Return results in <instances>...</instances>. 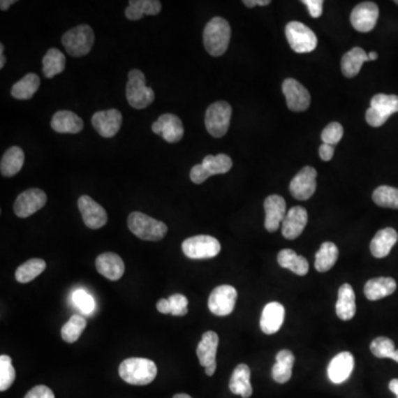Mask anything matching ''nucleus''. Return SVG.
<instances>
[{
    "label": "nucleus",
    "mask_w": 398,
    "mask_h": 398,
    "mask_svg": "<svg viewBox=\"0 0 398 398\" xmlns=\"http://www.w3.org/2000/svg\"><path fill=\"white\" fill-rule=\"evenodd\" d=\"M40 87V79L35 73H28L13 84L11 96L18 100H29L35 96Z\"/></svg>",
    "instance_id": "37"
},
{
    "label": "nucleus",
    "mask_w": 398,
    "mask_h": 398,
    "mask_svg": "<svg viewBox=\"0 0 398 398\" xmlns=\"http://www.w3.org/2000/svg\"><path fill=\"white\" fill-rule=\"evenodd\" d=\"M96 267L98 274L111 281L119 280L124 274L125 265L122 258L115 252H105L98 256L96 258Z\"/></svg>",
    "instance_id": "22"
},
{
    "label": "nucleus",
    "mask_w": 398,
    "mask_h": 398,
    "mask_svg": "<svg viewBox=\"0 0 398 398\" xmlns=\"http://www.w3.org/2000/svg\"><path fill=\"white\" fill-rule=\"evenodd\" d=\"M237 290L228 284L215 288L208 299V308L210 312L218 316H226L234 311L236 305Z\"/></svg>",
    "instance_id": "11"
},
{
    "label": "nucleus",
    "mask_w": 398,
    "mask_h": 398,
    "mask_svg": "<svg viewBox=\"0 0 398 398\" xmlns=\"http://www.w3.org/2000/svg\"><path fill=\"white\" fill-rule=\"evenodd\" d=\"M153 89L146 87L145 75L141 70L133 69L128 72L126 84V100L132 108L143 110L154 101Z\"/></svg>",
    "instance_id": "4"
},
{
    "label": "nucleus",
    "mask_w": 398,
    "mask_h": 398,
    "mask_svg": "<svg viewBox=\"0 0 398 398\" xmlns=\"http://www.w3.org/2000/svg\"><path fill=\"white\" fill-rule=\"evenodd\" d=\"M16 380V371L13 365V361L9 355L0 356V390L5 392L8 390Z\"/></svg>",
    "instance_id": "41"
},
{
    "label": "nucleus",
    "mask_w": 398,
    "mask_h": 398,
    "mask_svg": "<svg viewBox=\"0 0 398 398\" xmlns=\"http://www.w3.org/2000/svg\"><path fill=\"white\" fill-rule=\"evenodd\" d=\"M286 36L292 50L297 53L311 52L318 45L316 34L302 22H289L286 27Z\"/></svg>",
    "instance_id": "10"
},
{
    "label": "nucleus",
    "mask_w": 398,
    "mask_h": 398,
    "mask_svg": "<svg viewBox=\"0 0 398 398\" xmlns=\"http://www.w3.org/2000/svg\"><path fill=\"white\" fill-rule=\"evenodd\" d=\"M72 297H73V302L77 304L80 310L82 311L83 314H90L94 311L96 302L88 292L84 291V290H77Z\"/></svg>",
    "instance_id": "44"
},
{
    "label": "nucleus",
    "mask_w": 398,
    "mask_h": 398,
    "mask_svg": "<svg viewBox=\"0 0 398 398\" xmlns=\"http://www.w3.org/2000/svg\"><path fill=\"white\" fill-rule=\"evenodd\" d=\"M278 263L282 268L289 269L297 276H305L309 272L308 260L291 249H283L279 252Z\"/></svg>",
    "instance_id": "34"
},
{
    "label": "nucleus",
    "mask_w": 398,
    "mask_h": 398,
    "mask_svg": "<svg viewBox=\"0 0 398 398\" xmlns=\"http://www.w3.org/2000/svg\"><path fill=\"white\" fill-rule=\"evenodd\" d=\"M270 0H244V5L248 8H253L255 6L270 5Z\"/></svg>",
    "instance_id": "50"
},
{
    "label": "nucleus",
    "mask_w": 398,
    "mask_h": 398,
    "mask_svg": "<svg viewBox=\"0 0 398 398\" xmlns=\"http://www.w3.org/2000/svg\"><path fill=\"white\" fill-rule=\"evenodd\" d=\"M337 314L343 321L352 320L356 314L355 293L353 288L348 283H344L339 289L337 297Z\"/></svg>",
    "instance_id": "26"
},
{
    "label": "nucleus",
    "mask_w": 398,
    "mask_h": 398,
    "mask_svg": "<svg viewBox=\"0 0 398 398\" xmlns=\"http://www.w3.org/2000/svg\"><path fill=\"white\" fill-rule=\"evenodd\" d=\"M168 300H170V308H172V316H183L189 312V300L185 295L176 293V295H170Z\"/></svg>",
    "instance_id": "45"
},
{
    "label": "nucleus",
    "mask_w": 398,
    "mask_h": 398,
    "mask_svg": "<svg viewBox=\"0 0 398 398\" xmlns=\"http://www.w3.org/2000/svg\"><path fill=\"white\" fill-rule=\"evenodd\" d=\"M24 398H54V394L45 385H38L27 393Z\"/></svg>",
    "instance_id": "46"
},
{
    "label": "nucleus",
    "mask_w": 398,
    "mask_h": 398,
    "mask_svg": "<svg viewBox=\"0 0 398 398\" xmlns=\"http://www.w3.org/2000/svg\"><path fill=\"white\" fill-rule=\"evenodd\" d=\"M395 3L396 5H398V0H396Z\"/></svg>",
    "instance_id": "57"
},
{
    "label": "nucleus",
    "mask_w": 398,
    "mask_h": 398,
    "mask_svg": "<svg viewBox=\"0 0 398 398\" xmlns=\"http://www.w3.org/2000/svg\"><path fill=\"white\" fill-rule=\"evenodd\" d=\"M250 375H251V371L247 364H239L233 371L230 382H229L231 393L240 395L242 398H249L252 395Z\"/></svg>",
    "instance_id": "28"
},
{
    "label": "nucleus",
    "mask_w": 398,
    "mask_h": 398,
    "mask_svg": "<svg viewBox=\"0 0 398 398\" xmlns=\"http://www.w3.org/2000/svg\"><path fill=\"white\" fill-rule=\"evenodd\" d=\"M316 168L305 166L297 172L290 183V193L297 200H308L314 196L316 189Z\"/></svg>",
    "instance_id": "12"
},
{
    "label": "nucleus",
    "mask_w": 398,
    "mask_h": 398,
    "mask_svg": "<svg viewBox=\"0 0 398 398\" xmlns=\"http://www.w3.org/2000/svg\"><path fill=\"white\" fill-rule=\"evenodd\" d=\"M230 37L231 28L229 22L221 17H215L205 27V49L210 56H223L228 49Z\"/></svg>",
    "instance_id": "2"
},
{
    "label": "nucleus",
    "mask_w": 398,
    "mask_h": 398,
    "mask_svg": "<svg viewBox=\"0 0 398 398\" xmlns=\"http://www.w3.org/2000/svg\"><path fill=\"white\" fill-rule=\"evenodd\" d=\"M87 327V320L81 316H72L61 329L62 340L66 343H75L79 340Z\"/></svg>",
    "instance_id": "40"
},
{
    "label": "nucleus",
    "mask_w": 398,
    "mask_h": 398,
    "mask_svg": "<svg viewBox=\"0 0 398 398\" xmlns=\"http://www.w3.org/2000/svg\"><path fill=\"white\" fill-rule=\"evenodd\" d=\"M15 3L16 1H13V0H1L0 1V8H1V10H7Z\"/></svg>",
    "instance_id": "52"
},
{
    "label": "nucleus",
    "mask_w": 398,
    "mask_h": 398,
    "mask_svg": "<svg viewBox=\"0 0 398 398\" xmlns=\"http://www.w3.org/2000/svg\"><path fill=\"white\" fill-rule=\"evenodd\" d=\"M62 45L66 52L75 58L85 56L94 45V32L88 24H80L62 36Z\"/></svg>",
    "instance_id": "5"
},
{
    "label": "nucleus",
    "mask_w": 398,
    "mask_h": 398,
    "mask_svg": "<svg viewBox=\"0 0 398 398\" xmlns=\"http://www.w3.org/2000/svg\"><path fill=\"white\" fill-rule=\"evenodd\" d=\"M398 240L397 231L394 228H384L377 231L374 238L371 239L369 249L375 258H385L390 255V250Z\"/></svg>",
    "instance_id": "25"
},
{
    "label": "nucleus",
    "mask_w": 398,
    "mask_h": 398,
    "mask_svg": "<svg viewBox=\"0 0 398 398\" xmlns=\"http://www.w3.org/2000/svg\"><path fill=\"white\" fill-rule=\"evenodd\" d=\"M216 369H217V364H214V365H210V367H206L205 371H206V375L208 376H212L215 374Z\"/></svg>",
    "instance_id": "54"
},
{
    "label": "nucleus",
    "mask_w": 398,
    "mask_h": 398,
    "mask_svg": "<svg viewBox=\"0 0 398 398\" xmlns=\"http://www.w3.org/2000/svg\"><path fill=\"white\" fill-rule=\"evenodd\" d=\"M396 288L397 284L393 278L380 277V278L371 279L365 283L364 295L369 301L381 300L383 297L393 295Z\"/></svg>",
    "instance_id": "27"
},
{
    "label": "nucleus",
    "mask_w": 398,
    "mask_h": 398,
    "mask_svg": "<svg viewBox=\"0 0 398 398\" xmlns=\"http://www.w3.org/2000/svg\"><path fill=\"white\" fill-rule=\"evenodd\" d=\"M219 337L214 331L205 332L202 340L197 346V356L202 367H206L216 363V354H217Z\"/></svg>",
    "instance_id": "24"
},
{
    "label": "nucleus",
    "mask_w": 398,
    "mask_h": 398,
    "mask_svg": "<svg viewBox=\"0 0 398 398\" xmlns=\"http://www.w3.org/2000/svg\"><path fill=\"white\" fill-rule=\"evenodd\" d=\"M343 134L342 125L339 122H332L322 131L321 140L324 144L335 146L342 140Z\"/></svg>",
    "instance_id": "43"
},
{
    "label": "nucleus",
    "mask_w": 398,
    "mask_h": 398,
    "mask_svg": "<svg viewBox=\"0 0 398 398\" xmlns=\"http://www.w3.org/2000/svg\"><path fill=\"white\" fill-rule=\"evenodd\" d=\"M172 398H193L191 396L187 395V394H176Z\"/></svg>",
    "instance_id": "56"
},
{
    "label": "nucleus",
    "mask_w": 398,
    "mask_h": 398,
    "mask_svg": "<svg viewBox=\"0 0 398 398\" xmlns=\"http://www.w3.org/2000/svg\"><path fill=\"white\" fill-rule=\"evenodd\" d=\"M353 369L354 356L350 352H342L330 362L327 375L332 383L342 384L351 376Z\"/></svg>",
    "instance_id": "21"
},
{
    "label": "nucleus",
    "mask_w": 398,
    "mask_h": 398,
    "mask_svg": "<svg viewBox=\"0 0 398 398\" xmlns=\"http://www.w3.org/2000/svg\"><path fill=\"white\" fill-rule=\"evenodd\" d=\"M320 157L324 162H329L331 161L332 157L334 155V146L329 145V144H322L318 149Z\"/></svg>",
    "instance_id": "48"
},
{
    "label": "nucleus",
    "mask_w": 398,
    "mask_h": 398,
    "mask_svg": "<svg viewBox=\"0 0 398 398\" xmlns=\"http://www.w3.org/2000/svg\"><path fill=\"white\" fill-rule=\"evenodd\" d=\"M339 258V248L333 242H323L316 255V267L318 272H327L334 267Z\"/></svg>",
    "instance_id": "35"
},
{
    "label": "nucleus",
    "mask_w": 398,
    "mask_h": 398,
    "mask_svg": "<svg viewBox=\"0 0 398 398\" xmlns=\"http://www.w3.org/2000/svg\"><path fill=\"white\" fill-rule=\"evenodd\" d=\"M45 267H47V263L45 260L34 258V259H30V260L22 263L17 269L15 277H16L17 281L20 282V283H28L43 274Z\"/></svg>",
    "instance_id": "38"
},
{
    "label": "nucleus",
    "mask_w": 398,
    "mask_h": 398,
    "mask_svg": "<svg viewBox=\"0 0 398 398\" xmlns=\"http://www.w3.org/2000/svg\"><path fill=\"white\" fill-rule=\"evenodd\" d=\"M390 392L398 396V378H394V380L390 381V385H388Z\"/></svg>",
    "instance_id": "51"
},
{
    "label": "nucleus",
    "mask_w": 398,
    "mask_h": 398,
    "mask_svg": "<svg viewBox=\"0 0 398 398\" xmlns=\"http://www.w3.org/2000/svg\"><path fill=\"white\" fill-rule=\"evenodd\" d=\"M398 112V96L395 94H376L371 101V108L367 111V122L373 128H380L386 123L390 115Z\"/></svg>",
    "instance_id": "7"
},
{
    "label": "nucleus",
    "mask_w": 398,
    "mask_h": 398,
    "mask_svg": "<svg viewBox=\"0 0 398 398\" xmlns=\"http://www.w3.org/2000/svg\"><path fill=\"white\" fill-rule=\"evenodd\" d=\"M119 377L131 385L151 384L157 375V367L149 358H126L119 367Z\"/></svg>",
    "instance_id": "1"
},
{
    "label": "nucleus",
    "mask_w": 398,
    "mask_h": 398,
    "mask_svg": "<svg viewBox=\"0 0 398 398\" xmlns=\"http://www.w3.org/2000/svg\"><path fill=\"white\" fill-rule=\"evenodd\" d=\"M373 200L377 206L390 209H398V189L383 185L373 193Z\"/></svg>",
    "instance_id": "39"
},
{
    "label": "nucleus",
    "mask_w": 398,
    "mask_h": 398,
    "mask_svg": "<svg viewBox=\"0 0 398 398\" xmlns=\"http://www.w3.org/2000/svg\"><path fill=\"white\" fill-rule=\"evenodd\" d=\"M369 61V54L360 47L351 49L341 60V70L346 78H354L361 71L364 62Z\"/></svg>",
    "instance_id": "30"
},
{
    "label": "nucleus",
    "mask_w": 398,
    "mask_h": 398,
    "mask_svg": "<svg viewBox=\"0 0 398 398\" xmlns=\"http://www.w3.org/2000/svg\"><path fill=\"white\" fill-rule=\"evenodd\" d=\"M302 3L308 7L311 17L318 18L321 16L322 11H323V1L322 0H304Z\"/></svg>",
    "instance_id": "47"
},
{
    "label": "nucleus",
    "mask_w": 398,
    "mask_h": 398,
    "mask_svg": "<svg viewBox=\"0 0 398 398\" xmlns=\"http://www.w3.org/2000/svg\"><path fill=\"white\" fill-rule=\"evenodd\" d=\"M51 128L58 133L75 134L82 131L83 121L71 111H58L51 119Z\"/></svg>",
    "instance_id": "29"
},
{
    "label": "nucleus",
    "mask_w": 398,
    "mask_h": 398,
    "mask_svg": "<svg viewBox=\"0 0 398 398\" xmlns=\"http://www.w3.org/2000/svg\"><path fill=\"white\" fill-rule=\"evenodd\" d=\"M308 223V212L301 206L292 207L282 221V235L284 238L293 240L302 234Z\"/></svg>",
    "instance_id": "20"
},
{
    "label": "nucleus",
    "mask_w": 398,
    "mask_h": 398,
    "mask_svg": "<svg viewBox=\"0 0 398 398\" xmlns=\"http://www.w3.org/2000/svg\"><path fill=\"white\" fill-rule=\"evenodd\" d=\"M265 227L269 233L278 230L280 223L287 215V204L283 197L279 195H270L265 200Z\"/></svg>",
    "instance_id": "19"
},
{
    "label": "nucleus",
    "mask_w": 398,
    "mask_h": 398,
    "mask_svg": "<svg viewBox=\"0 0 398 398\" xmlns=\"http://www.w3.org/2000/svg\"><path fill=\"white\" fill-rule=\"evenodd\" d=\"M3 50H5V47H3V43H0V69H3L6 62L5 56H3Z\"/></svg>",
    "instance_id": "53"
},
{
    "label": "nucleus",
    "mask_w": 398,
    "mask_h": 398,
    "mask_svg": "<svg viewBox=\"0 0 398 398\" xmlns=\"http://www.w3.org/2000/svg\"><path fill=\"white\" fill-rule=\"evenodd\" d=\"M162 3L159 0H131L125 10V17L130 20H140L145 15L156 16L161 13Z\"/></svg>",
    "instance_id": "32"
},
{
    "label": "nucleus",
    "mask_w": 398,
    "mask_h": 398,
    "mask_svg": "<svg viewBox=\"0 0 398 398\" xmlns=\"http://www.w3.org/2000/svg\"><path fill=\"white\" fill-rule=\"evenodd\" d=\"M128 226L133 234L147 242H159L168 234V226L143 212H132L128 218Z\"/></svg>",
    "instance_id": "3"
},
{
    "label": "nucleus",
    "mask_w": 398,
    "mask_h": 398,
    "mask_svg": "<svg viewBox=\"0 0 398 398\" xmlns=\"http://www.w3.org/2000/svg\"><path fill=\"white\" fill-rule=\"evenodd\" d=\"M184 255L191 259H209L221 252V242L207 235L191 237L182 244Z\"/></svg>",
    "instance_id": "9"
},
{
    "label": "nucleus",
    "mask_w": 398,
    "mask_h": 398,
    "mask_svg": "<svg viewBox=\"0 0 398 398\" xmlns=\"http://www.w3.org/2000/svg\"><path fill=\"white\" fill-rule=\"evenodd\" d=\"M380 16L378 6L371 1H365L356 6L351 13V24L360 32H369L376 26Z\"/></svg>",
    "instance_id": "15"
},
{
    "label": "nucleus",
    "mask_w": 398,
    "mask_h": 398,
    "mask_svg": "<svg viewBox=\"0 0 398 398\" xmlns=\"http://www.w3.org/2000/svg\"><path fill=\"white\" fill-rule=\"evenodd\" d=\"M157 310L163 314H172V308L168 299H161L156 304Z\"/></svg>",
    "instance_id": "49"
},
{
    "label": "nucleus",
    "mask_w": 398,
    "mask_h": 398,
    "mask_svg": "<svg viewBox=\"0 0 398 398\" xmlns=\"http://www.w3.org/2000/svg\"><path fill=\"white\" fill-rule=\"evenodd\" d=\"M47 202V195L39 189H27L17 197L13 212L19 218H27L41 209Z\"/></svg>",
    "instance_id": "13"
},
{
    "label": "nucleus",
    "mask_w": 398,
    "mask_h": 398,
    "mask_svg": "<svg viewBox=\"0 0 398 398\" xmlns=\"http://www.w3.org/2000/svg\"><path fill=\"white\" fill-rule=\"evenodd\" d=\"M369 61H373V60H376V59L378 58V54H377V52L371 51V52L369 53Z\"/></svg>",
    "instance_id": "55"
},
{
    "label": "nucleus",
    "mask_w": 398,
    "mask_h": 398,
    "mask_svg": "<svg viewBox=\"0 0 398 398\" xmlns=\"http://www.w3.org/2000/svg\"><path fill=\"white\" fill-rule=\"evenodd\" d=\"M233 168V161L230 157L226 154L207 155L205 157L202 164L195 165L191 168V181L194 184L204 183L206 179L214 175L226 174Z\"/></svg>",
    "instance_id": "6"
},
{
    "label": "nucleus",
    "mask_w": 398,
    "mask_h": 398,
    "mask_svg": "<svg viewBox=\"0 0 398 398\" xmlns=\"http://www.w3.org/2000/svg\"><path fill=\"white\" fill-rule=\"evenodd\" d=\"M24 163V153L18 146H13L6 151L0 163V172L5 177H11L22 170Z\"/></svg>",
    "instance_id": "33"
},
{
    "label": "nucleus",
    "mask_w": 398,
    "mask_h": 398,
    "mask_svg": "<svg viewBox=\"0 0 398 398\" xmlns=\"http://www.w3.org/2000/svg\"><path fill=\"white\" fill-rule=\"evenodd\" d=\"M282 92L287 100L288 108L291 111L302 112L309 109L311 103L310 93L297 80L291 78L284 80Z\"/></svg>",
    "instance_id": "16"
},
{
    "label": "nucleus",
    "mask_w": 398,
    "mask_h": 398,
    "mask_svg": "<svg viewBox=\"0 0 398 398\" xmlns=\"http://www.w3.org/2000/svg\"><path fill=\"white\" fill-rule=\"evenodd\" d=\"M397 398H398V396H397Z\"/></svg>",
    "instance_id": "58"
},
{
    "label": "nucleus",
    "mask_w": 398,
    "mask_h": 398,
    "mask_svg": "<svg viewBox=\"0 0 398 398\" xmlns=\"http://www.w3.org/2000/svg\"><path fill=\"white\" fill-rule=\"evenodd\" d=\"M152 131L155 134L162 135L168 143H177L184 136V126L181 119L170 113L161 115L156 122L152 125Z\"/></svg>",
    "instance_id": "17"
},
{
    "label": "nucleus",
    "mask_w": 398,
    "mask_h": 398,
    "mask_svg": "<svg viewBox=\"0 0 398 398\" xmlns=\"http://www.w3.org/2000/svg\"><path fill=\"white\" fill-rule=\"evenodd\" d=\"M92 125L102 138H113L122 125V115L115 109L96 112L92 117Z\"/></svg>",
    "instance_id": "18"
},
{
    "label": "nucleus",
    "mask_w": 398,
    "mask_h": 398,
    "mask_svg": "<svg viewBox=\"0 0 398 398\" xmlns=\"http://www.w3.org/2000/svg\"><path fill=\"white\" fill-rule=\"evenodd\" d=\"M371 352L377 358H392L394 360L396 355L395 344L388 337H376L371 343Z\"/></svg>",
    "instance_id": "42"
},
{
    "label": "nucleus",
    "mask_w": 398,
    "mask_h": 398,
    "mask_svg": "<svg viewBox=\"0 0 398 398\" xmlns=\"http://www.w3.org/2000/svg\"><path fill=\"white\" fill-rule=\"evenodd\" d=\"M78 207L82 215L83 223L88 228L100 229L108 223L105 209L88 195L80 197Z\"/></svg>",
    "instance_id": "14"
},
{
    "label": "nucleus",
    "mask_w": 398,
    "mask_h": 398,
    "mask_svg": "<svg viewBox=\"0 0 398 398\" xmlns=\"http://www.w3.org/2000/svg\"><path fill=\"white\" fill-rule=\"evenodd\" d=\"M286 310L279 302H270L263 308L260 318V327L265 334H274L281 329Z\"/></svg>",
    "instance_id": "23"
},
{
    "label": "nucleus",
    "mask_w": 398,
    "mask_h": 398,
    "mask_svg": "<svg viewBox=\"0 0 398 398\" xmlns=\"http://www.w3.org/2000/svg\"><path fill=\"white\" fill-rule=\"evenodd\" d=\"M43 71L45 78L51 79L66 69V56L61 51L51 48L47 51L43 59Z\"/></svg>",
    "instance_id": "36"
},
{
    "label": "nucleus",
    "mask_w": 398,
    "mask_h": 398,
    "mask_svg": "<svg viewBox=\"0 0 398 398\" xmlns=\"http://www.w3.org/2000/svg\"><path fill=\"white\" fill-rule=\"evenodd\" d=\"M276 364L272 367V378L279 384L289 382L292 376V367L295 364V355L291 351L282 350L277 354Z\"/></svg>",
    "instance_id": "31"
},
{
    "label": "nucleus",
    "mask_w": 398,
    "mask_h": 398,
    "mask_svg": "<svg viewBox=\"0 0 398 398\" xmlns=\"http://www.w3.org/2000/svg\"><path fill=\"white\" fill-rule=\"evenodd\" d=\"M233 109L230 104L218 101L209 105L205 117L206 130L214 138H221L228 132Z\"/></svg>",
    "instance_id": "8"
}]
</instances>
